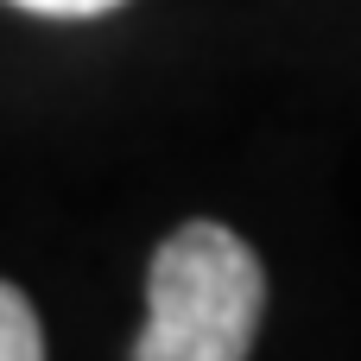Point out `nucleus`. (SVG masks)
Masks as SVG:
<instances>
[{"label":"nucleus","instance_id":"nucleus-2","mask_svg":"<svg viewBox=\"0 0 361 361\" xmlns=\"http://www.w3.org/2000/svg\"><path fill=\"white\" fill-rule=\"evenodd\" d=\"M38 355H44V330H38L25 292L0 279V361H38Z\"/></svg>","mask_w":361,"mask_h":361},{"label":"nucleus","instance_id":"nucleus-1","mask_svg":"<svg viewBox=\"0 0 361 361\" xmlns=\"http://www.w3.org/2000/svg\"><path fill=\"white\" fill-rule=\"evenodd\" d=\"M267 311L254 247L222 222H184L146 267V330L133 361H241Z\"/></svg>","mask_w":361,"mask_h":361},{"label":"nucleus","instance_id":"nucleus-3","mask_svg":"<svg viewBox=\"0 0 361 361\" xmlns=\"http://www.w3.org/2000/svg\"><path fill=\"white\" fill-rule=\"evenodd\" d=\"M13 6H25L38 19H102V13H114L127 0H13Z\"/></svg>","mask_w":361,"mask_h":361}]
</instances>
